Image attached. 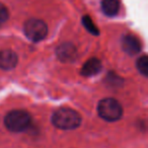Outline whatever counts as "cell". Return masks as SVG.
I'll list each match as a JSON object with an SVG mask.
<instances>
[{
  "mask_svg": "<svg viewBox=\"0 0 148 148\" xmlns=\"http://www.w3.org/2000/svg\"><path fill=\"white\" fill-rule=\"evenodd\" d=\"M52 124L61 130H74L81 124V116L69 108H61L53 114L51 118Z\"/></svg>",
  "mask_w": 148,
  "mask_h": 148,
  "instance_id": "1",
  "label": "cell"
},
{
  "mask_svg": "<svg viewBox=\"0 0 148 148\" xmlns=\"http://www.w3.org/2000/svg\"><path fill=\"white\" fill-rule=\"evenodd\" d=\"M32 123V117L27 112L23 110H14L5 116L4 125L10 132L19 133L23 132L29 127Z\"/></svg>",
  "mask_w": 148,
  "mask_h": 148,
  "instance_id": "2",
  "label": "cell"
},
{
  "mask_svg": "<svg viewBox=\"0 0 148 148\" xmlns=\"http://www.w3.org/2000/svg\"><path fill=\"white\" fill-rule=\"evenodd\" d=\"M97 114L105 121L116 122L123 116V108L117 99L106 97L97 105Z\"/></svg>",
  "mask_w": 148,
  "mask_h": 148,
  "instance_id": "3",
  "label": "cell"
},
{
  "mask_svg": "<svg viewBox=\"0 0 148 148\" xmlns=\"http://www.w3.org/2000/svg\"><path fill=\"white\" fill-rule=\"evenodd\" d=\"M25 35L32 42H40L48 35V25L45 21L38 18H31L25 23Z\"/></svg>",
  "mask_w": 148,
  "mask_h": 148,
  "instance_id": "4",
  "label": "cell"
},
{
  "mask_svg": "<svg viewBox=\"0 0 148 148\" xmlns=\"http://www.w3.org/2000/svg\"><path fill=\"white\" fill-rule=\"evenodd\" d=\"M56 55L58 59L62 62L74 61L77 56V50L75 46L71 43H63L57 47Z\"/></svg>",
  "mask_w": 148,
  "mask_h": 148,
  "instance_id": "5",
  "label": "cell"
},
{
  "mask_svg": "<svg viewBox=\"0 0 148 148\" xmlns=\"http://www.w3.org/2000/svg\"><path fill=\"white\" fill-rule=\"evenodd\" d=\"M122 48L130 56L137 55L141 51V43L133 35H126L122 38Z\"/></svg>",
  "mask_w": 148,
  "mask_h": 148,
  "instance_id": "6",
  "label": "cell"
},
{
  "mask_svg": "<svg viewBox=\"0 0 148 148\" xmlns=\"http://www.w3.org/2000/svg\"><path fill=\"white\" fill-rule=\"evenodd\" d=\"M18 58L11 50H1L0 51V69L11 70L17 65Z\"/></svg>",
  "mask_w": 148,
  "mask_h": 148,
  "instance_id": "7",
  "label": "cell"
},
{
  "mask_svg": "<svg viewBox=\"0 0 148 148\" xmlns=\"http://www.w3.org/2000/svg\"><path fill=\"white\" fill-rule=\"evenodd\" d=\"M101 69H103V65L101 60L97 58H90L83 64L81 68V74L85 77L95 76L101 71Z\"/></svg>",
  "mask_w": 148,
  "mask_h": 148,
  "instance_id": "8",
  "label": "cell"
},
{
  "mask_svg": "<svg viewBox=\"0 0 148 148\" xmlns=\"http://www.w3.org/2000/svg\"><path fill=\"white\" fill-rule=\"evenodd\" d=\"M101 10L107 16H116L120 10V0H101Z\"/></svg>",
  "mask_w": 148,
  "mask_h": 148,
  "instance_id": "9",
  "label": "cell"
},
{
  "mask_svg": "<svg viewBox=\"0 0 148 148\" xmlns=\"http://www.w3.org/2000/svg\"><path fill=\"white\" fill-rule=\"evenodd\" d=\"M82 25L83 27L86 29V31L88 33H90L93 36H99V31L97 27V25L93 23L92 19L88 16V15H84L82 17Z\"/></svg>",
  "mask_w": 148,
  "mask_h": 148,
  "instance_id": "10",
  "label": "cell"
},
{
  "mask_svg": "<svg viewBox=\"0 0 148 148\" xmlns=\"http://www.w3.org/2000/svg\"><path fill=\"white\" fill-rule=\"evenodd\" d=\"M136 67H137L138 71L144 75V76H148V57L146 55L141 56L138 58L137 62H136Z\"/></svg>",
  "mask_w": 148,
  "mask_h": 148,
  "instance_id": "11",
  "label": "cell"
},
{
  "mask_svg": "<svg viewBox=\"0 0 148 148\" xmlns=\"http://www.w3.org/2000/svg\"><path fill=\"white\" fill-rule=\"evenodd\" d=\"M8 16H9V13L7 8L2 3H0V27L8 19Z\"/></svg>",
  "mask_w": 148,
  "mask_h": 148,
  "instance_id": "12",
  "label": "cell"
},
{
  "mask_svg": "<svg viewBox=\"0 0 148 148\" xmlns=\"http://www.w3.org/2000/svg\"><path fill=\"white\" fill-rule=\"evenodd\" d=\"M107 80H108V82H109V83L113 82L115 86H117L118 83H119V84H122V83H123V79L119 78V77H118L117 75H116V74H114V73H110L109 75H108Z\"/></svg>",
  "mask_w": 148,
  "mask_h": 148,
  "instance_id": "13",
  "label": "cell"
}]
</instances>
